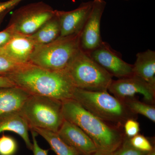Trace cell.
Returning <instances> with one entry per match:
<instances>
[{"mask_svg":"<svg viewBox=\"0 0 155 155\" xmlns=\"http://www.w3.org/2000/svg\"><path fill=\"white\" fill-rule=\"evenodd\" d=\"M31 130H34L38 134L43 137L56 155H81L64 142L58 133L42 128H35Z\"/></svg>","mask_w":155,"mask_h":155,"instance_id":"ac0fdd59","label":"cell"},{"mask_svg":"<svg viewBox=\"0 0 155 155\" xmlns=\"http://www.w3.org/2000/svg\"><path fill=\"white\" fill-rule=\"evenodd\" d=\"M54 14L55 10L46 3H31L14 11L7 27L15 34L30 36Z\"/></svg>","mask_w":155,"mask_h":155,"instance_id":"52a82bcc","label":"cell"},{"mask_svg":"<svg viewBox=\"0 0 155 155\" xmlns=\"http://www.w3.org/2000/svg\"><path fill=\"white\" fill-rule=\"evenodd\" d=\"M24 65L16 63L0 50V75L6 76Z\"/></svg>","mask_w":155,"mask_h":155,"instance_id":"44dd1931","label":"cell"},{"mask_svg":"<svg viewBox=\"0 0 155 155\" xmlns=\"http://www.w3.org/2000/svg\"><path fill=\"white\" fill-rule=\"evenodd\" d=\"M72 98L94 116L120 128L127 119H136L137 115L107 90L88 91L75 87Z\"/></svg>","mask_w":155,"mask_h":155,"instance_id":"3957f363","label":"cell"},{"mask_svg":"<svg viewBox=\"0 0 155 155\" xmlns=\"http://www.w3.org/2000/svg\"><path fill=\"white\" fill-rule=\"evenodd\" d=\"M15 35L14 31L8 27L0 31V48L7 44Z\"/></svg>","mask_w":155,"mask_h":155,"instance_id":"484cf974","label":"cell"},{"mask_svg":"<svg viewBox=\"0 0 155 155\" xmlns=\"http://www.w3.org/2000/svg\"><path fill=\"white\" fill-rule=\"evenodd\" d=\"M129 141L132 146L144 152H149L154 148L147 137L139 134L129 138Z\"/></svg>","mask_w":155,"mask_h":155,"instance_id":"603a6c76","label":"cell"},{"mask_svg":"<svg viewBox=\"0 0 155 155\" xmlns=\"http://www.w3.org/2000/svg\"><path fill=\"white\" fill-rule=\"evenodd\" d=\"M28 122L19 110L6 113L0 116V134L12 131L22 137L28 150L32 151V142L28 134Z\"/></svg>","mask_w":155,"mask_h":155,"instance_id":"5bb4252c","label":"cell"},{"mask_svg":"<svg viewBox=\"0 0 155 155\" xmlns=\"http://www.w3.org/2000/svg\"><path fill=\"white\" fill-rule=\"evenodd\" d=\"M65 70L75 87L88 91L107 90L113 80L109 72L81 49Z\"/></svg>","mask_w":155,"mask_h":155,"instance_id":"8992f818","label":"cell"},{"mask_svg":"<svg viewBox=\"0 0 155 155\" xmlns=\"http://www.w3.org/2000/svg\"><path fill=\"white\" fill-rule=\"evenodd\" d=\"M11 10H7L6 11H3L2 13H0V25L1 23L3 22V19L5 17L6 15L11 11Z\"/></svg>","mask_w":155,"mask_h":155,"instance_id":"f1b7e54d","label":"cell"},{"mask_svg":"<svg viewBox=\"0 0 155 155\" xmlns=\"http://www.w3.org/2000/svg\"><path fill=\"white\" fill-rule=\"evenodd\" d=\"M19 111L29 130L42 128L57 133L64 120L62 102L51 97L30 95Z\"/></svg>","mask_w":155,"mask_h":155,"instance_id":"5b68a950","label":"cell"},{"mask_svg":"<svg viewBox=\"0 0 155 155\" xmlns=\"http://www.w3.org/2000/svg\"><path fill=\"white\" fill-rule=\"evenodd\" d=\"M30 95L54 98L61 101L72 98L75 88L65 70L53 71L33 64H25L6 75Z\"/></svg>","mask_w":155,"mask_h":155,"instance_id":"6da1fadb","label":"cell"},{"mask_svg":"<svg viewBox=\"0 0 155 155\" xmlns=\"http://www.w3.org/2000/svg\"><path fill=\"white\" fill-rule=\"evenodd\" d=\"M60 23L55 14L45 22L38 30L30 35L35 46L46 44L52 42L60 36Z\"/></svg>","mask_w":155,"mask_h":155,"instance_id":"e0dca14e","label":"cell"},{"mask_svg":"<svg viewBox=\"0 0 155 155\" xmlns=\"http://www.w3.org/2000/svg\"><path fill=\"white\" fill-rule=\"evenodd\" d=\"M31 135H32V144L33 148L32 151H33L34 155H48L49 150H45L41 148L38 143L36 140V137L37 133L34 130H31Z\"/></svg>","mask_w":155,"mask_h":155,"instance_id":"d4e9b609","label":"cell"},{"mask_svg":"<svg viewBox=\"0 0 155 155\" xmlns=\"http://www.w3.org/2000/svg\"><path fill=\"white\" fill-rule=\"evenodd\" d=\"M134 75L155 87V51L148 49L137 54L133 65Z\"/></svg>","mask_w":155,"mask_h":155,"instance_id":"2e32d148","label":"cell"},{"mask_svg":"<svg viewBox=\"0 0 155 155\" xmlns=\"http://www.w3.org/2000/svg\"><path fill=\"white\" fill-rule=\"evenodd\" d=\"M62 113L65 120L77 125L89 137L100 151L112 154L125 138L122 128L94 116L73 99L62 102Z\"/></svg>","mask_w":155,"mask_h":155,"instance_id":"7a4b0ae2","label":"cell"},{"mask_svg":"<svg viewBox=\"0 0 155 155\" xmlns=\"http://www.w3.org/2000/svg\"><path fill=\"white\" fill-rule=\"evenodd\" d=\"M92 5L93 0L81 3L77 8L72 11L55 10L61 28L59 37L69 36L81 32L90 14Z\"/></svg>","mask_w":155,"mask_h":155,"instance_id":"8fae6325","label":"cell"},{"mask_svg":"<svg viewBox=\"0 0 155 155\" xmlns=\"http://www.w3.org/2000/svg\"><path fill=\"white\" fill-rule=\"evenodd\" d=\"M112 154H110L107 153L102 152L100 151L97 150V151L94 153L93 154L91 155H111Z\"/></svg>","mask_w":155,"mask_h":155,"instance_id":"f546056e","label":"cell"},{"mask_svg":"<svg viewBox=\"0 0 155 155\" xmlns=\"http://www.w3.org/2000/svg\"><path fill=\"white\" fill-rule=\"evenodd\" d=\"M81 32L35 46L30 64L53 71L65 70L80 50Z\"/></svg>","mask_w":155,"mask_h":155,"instance_id":"277c9868","label":"cell"},{"mask_svg":"<svg viewBox=\"0 0 155 155\" xmlns=\"http://www.w3.org/2000/svg\"><path fill=\"white\" fill-rule=\"evenodd\" d=\"M122 101L132 114L136 115L140 114L153 122H155L154 105L142 102L137 99L135 97L128 98Z\"/></svg>","mask_w":155,"mask_h":155,"instance_id":"d6986e66","label":"cell"},{"mask_svg":"<svg viewBox=\"0 0 155 155\" xmlns=\"http://www.w3.org/2000/svg\"><path fill=\"white\" fill-rule=\"evenodd\" d=\"M145 155H155V149L154 148L152 150L147 153Z\"/></svg>","mask_w":155,"mask_h":155,"instance_id":"4dcf8cb0","label":"cell"},{"mask_svg":"<svg viewBox=\"0 0 155 155\" xmlns=\"http://www.w3.org/2000/svg\"><path fill=\"white\" fill-rule=\"evenodd\" d=\"M18 147L17 141L12 137L4 134L0 137V155H14Z\"/></svg>","mask_w":155,"mask_h":155,"instance_id":"ffe728a7","label":"cell"},{"mask_svg":"<svg viewBox=\"0 0 155 155\" xmlns=\"http://www.w3.org/2000/svg\"><path fill=\"white\" fill-rule=\"evenodd\" d=\"M57 133L81 155H91L98 150L91 139L82 129L65 119Z\"/></svg>","mask_w":155,"mask_h":155,"instance_id":"7c38bea8","label":"cell"},{"mask_svg":"<svg viewBox=\"0 0 155 155\" xmlns=\"http://www.w3.org/2000/svg\"><path fill=\"white\" fill-rule=\"evenodd\" d=\"M107 91L121 101L140 94L143 96L144 102L152 105L155 104V87L135 75L113 80Z\"/></svg>","mask_w":155,"mask_h":155,"instance_id":"9c48e42d","label":"cell"},{"mask_svg":"<svg viewBox=\"0 0 155 155\" xmlns=\"http://www.w3.org/2000/svg\"><path fill=\"white\" fill-rule=\"evenodd\" d=\"M30 95L17 86L0 87V116L9 112L19 110Z\"/></svg>","mask_w":155,"mask_h":155,"instance_id":"9a60e30c","label":"cell"},{"mask_svg":"<svg viewBox=\"0 0 155 155\" xmlns=\"http://www.w3.org/2000/svg\"><path fill=\"white\" fill-rule=\"evenodd\" d=\"M22 0H9L4 2H0V13L7 10H12Z\"/></svg>","mask_w":155,"mask_h":155,"instance_id":"4316f807","label":"cell"},{"mask_svg":"<svg viewBox=\"0 0 155 155\" xmlns=\"http://www.w3.org/2000/svg\"><path fill=\"white\" fill-rule=\"evenodd\" d=\"M107 3L104 0H93V5L81 34V49L88 54L103 41L101 37V22Z\"/></svg>","mask_w":155,"mask_h":155,"instance_id":"30bf717a","label":"cell"},{"mask_svg":"<svg viewBox=\"0 0 155 155\" xmlns=\"http://www.w3.org/2000/svg\"><path fill=\"white\" fill-rule=\"evenodd\" d=\"M124 1H128V0H124Z\"/></svg>","mask_w":155,"mask_h":155,"instance_id":"1f68e13d","label":"cell"},{"mask_svg":"<svg viewBox=\"0 0 155 155\" xmlns=\"http://www.w3.org/2000/svg\"><path fill=\"white\" fill-rule=\"evenodd\" d=\"M87 54L113 77L119 79L134 75L133 65L123 61L121 54L106 42L103 41L99 46Z\"/></svg>","mask_w":155,"mask_h":155,"instance_id":"ba28073f","label":"cell"},{"mask_svg":"<svg viewBox=\"0 0 155 155\" xmlns=\"http://www.w3.org/2000/svg\"><path fill=\"white\" fill-rule=\"evenodd\" d=\"M124 134L126 137L130 138L138 134L140 131L139 122L135 119H129L126 120L123 127Z\"/></svg>","mask_w":155,"mask_h":155,"instance_id":"cb8c5ba5","label":"cell"},{"mask_svg":"<svg viewBox=\"0 0 155 155\" xmlns=\"http://www.w3.org/2000/svg\"><path fill=\"white\" fill-rule=\"evenodd\" d=\"M147 153L139 150L132 146L129 138L125 136L122 144L111 155H145Z\"/></svg>","mask_w":155,"mask_h":155,"instance_id":"7402d4cb","label":"cell"},{"mask_svg":"<svg viewBox=\"0 0 155 155\" xmlns=\"http://www.w3.org/2000/svg\"><path fill=\"white\" fill-rule=\"evenodd\" d=\"M35 45L30 36L15 34L0 50L13 61L21 64L30 63Z\"/></svg>","mask_w":155,"mask_h":155,"instance_id":"4fadbf2b","label":"cell"},{"mask_svg":"<svg viewBox=\"0 0 155 155\" xmlns=\"http://www.w3.org/2000/svg\"><path fill=\"white\" fill-rule=\"evenodd\" d=\"M15 86L14 84L6 76L0 75V87H12Z\"/></svg>","mask_w":155,"mask_h":155,"instance_id":"83f0119b","label":"cell"}]
</instances>
